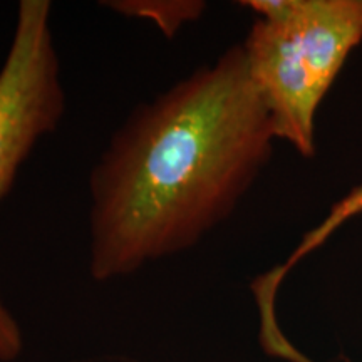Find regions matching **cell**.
Here are the masks:
<instances>
[{"instance_id": "obj_6", "label": "cell", "mask_w": 362, "mask_h": 362, "mask_svg": "<svg viewBox=\"0 0 362 362\" xmlns=\"http://www.w3.org/2000/svg\"><path fill=\"white\" fill-rule=\"evenodd\" d=\"M264 334H265L267 344H269L270 347H274L275 354L287 357V359H291L293 362H312L310 359H307L304 354H300L297 349H293L291 344H288L287 339H284L282 336H280L277 325L275 324L267 325V327L264 329Z\"/></svg>"}, {"instance_id": "obj_1", "label": "cell", "mask_w": 362, "mask_h": 362, "mask_svg": "<svg viewBox=\"0 0 362 362\" xmlns=\"http://www.w3.org/2000/svg\"><path fill=\"white\" fill-rule=\"evenodd\" d=\"M277 139L242 44L141 104L89 178V269L134 274L232 215Z\"/></svg>"}, {"instance_id": "obj_5", "label": "cell", "mask_w": 362, "mask_h": 362, "mask_svg": "<svg viewBox=\"0 0 362 362\" xmlns=\"http://www.w3.org/2000/svg\"><path fill=\"white\" fill-rule=\"evenodd\" d=\"M24 349L21 325L0 300V362H12Z\"/></svg>"}, {"instance_id": "obj_2", "label": "cell", "mask_w": 362, "mask_h": 362, "mask_svg": "<svg viewBox=\"0 0 362 362\" xmlns=\"http://www.w3.org/2000/svg\"><path fill=\"white\" fill-rule=\"evenodd\" d=\"M248 74L277 139L315 155V116L325 94L362 44V0H250Z\"/></svg>"}, {"instance_id": "obj_4", "label": "cell", "mask_w": 362, "mask_h": 362, "mask_svg": "<svg viewBox=\"0 0 362 362\" xmlns=\"http://www.w3.org/2000/svg\"><path fill=\"white\" fill-rule=\"evenodd\" d=\"M116 11L155 21L166 35H173L183 22L194 21L205 8L203 2H117Z\"/></svg>"}, {"instance_id": "obj_3", "label": "cell", "mask_w": 362, "mask_h": 362, "mask_svg": "<svg viewBox=\"0 0 362 362\" xmlns=\"http://www.w3.org/2000/svg\"><path fill=\"white\" fill-rule=\"evenodd\" d=\"M66 110L51 30V4L22 0L0 69V200L35 143L56 129Z\"/></svg>"}]
</instances>
